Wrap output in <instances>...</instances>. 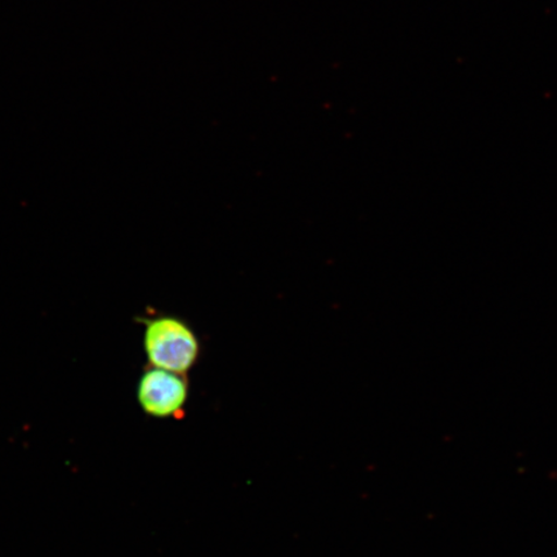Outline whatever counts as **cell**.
Returning <instances> with one entry per match:
<instances>
[{
  "label": "cell",
  "instance_id": "1",
  "mask_svg": "<svg viewBox=\"0 0 557 557\" xmlns=\"http://www.w3.org/2000/svg\"><path fill=\"white\" fill-rule=\"evenodd\" d=\"M136 322L144 325L148 366L186 375L198 366L203 345L187 320L172 313H152L137 317Z\"/></svg>",
  "mask_w": 557,
  "mask_h": 557
},
{
  "label": "cell",
  "instance_id": "2",
  "mask_svg": "<svg viewBox=\"0 0 557 557\" xmlns=\"http://www.w3.org/2000/svg\"><path fill=\"white\" fill-rule=\"evenodd\" d=\"M190 399L186 374L146 366L137 383V401L146 416L157 420H183Z\"/></svg>",
  "mask_w": 557,
  "mask_h": 557
}]
</instances>
